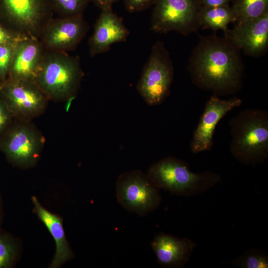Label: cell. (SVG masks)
Here are the masks:
<instances>
[{
	"mask_svg": "<svg viewBox=\"0 0 268 268\" xmlns=\"http://www.w3.org/2000/svg\"><path fill=\"white\" fill-rule=\"evenodd\" d=\"M15 46L0 45V79L2 81L8 75Z\"/></svg>",
	"mask_w": 268,
	"mask_h": 268,
	"instance_id": "23",
	"label": "cell"
},
{
	"mask_svg": "<svg viewBox=\"0 0 268 268\" xmlns=\"http://www.w3.org/2000/svg\"><path fill=\"white\" fill-rule=\"evenodd\" d=\"M44 142L30 122L17 120L0 138V149L14 164L27 167L38 159Z\"/></svg>",
	"mask_w": 268,
	"mask_h": 268,
	"instance_id": "9",
	"label": "cell"
},
{
	"mask_svg": "<svg viewBox=\"0 0 268 268\" xmlns=\"http://www.w3.org/2000/svg\"><path fill=\"white\" fill-rule=\"evenodd\" d=\"M26 37L28 36L7 30L0 24V45H15Z\"/></svg>",
	"mask_w": 268,
	"mask_h": 268,
	"instance_id": "25",
	"label": "cell"
},
{
	"mask_svg": "<svg viewBox=\"0 0 268 268\" xmlns=\"http://www.w3.org/2000/svg\"><path fill=\"white\" fill-rule=\"evenodd\" d=\"M147 175L159 189L179 196H192L207 191L221 181L217 173H195L185 162L173 157L161 159L152 165Z\"/></svg>",
	"mask_w": 268,
	"mask_h": 268,
	"instance_id": "4",
	"label": "cell"
},
{
	"mask_svg": "<svg viewBox=\"0 0 268 268\" xmlns=\"http://www.w3.org/2000/svg\"><path fill=\"white\" fill-rule=\"evenodd\" d=\"M0 96L16 120L26 122L42 114L49 100L35 81L10 77L0 84Z\"/></svg>",
	"mask_w": 268,
	"mask_h": 268,
	"instance_id": "8",
	"label": "cell"
},
{
	"mask_svg": "<svg viewBox=\"0 0 268 268\" xmlns=\"http://www.w3.org/2000/svg\"><path fill=\"white\" fill-rule=\"evenodd\" d=\"M88 29L82 14L60 17L50 20L39 39L45 50L67 52L78 45Z\"/></svg>",
	"mask_w": 268,
	"mask_h": 268,
	"instance_id": "11",
	"label": "cell"
},
{
	"mask_svg": "<svg viewBox=\"0 0 268 268\" xmlns=\"http://www.w3.org/2000/svg\"><path fill=\"white\" fill-rule=\"evenodd\" d=\"M229 150L239 162L255 165L268 157V113L263 109H247L231 118Z\"/></svg>",
	"mask_w": 268,
	"mask_h": 268,
	"instance_id": "2",
	"label": "cell"
},
{
	"mask_svg": "<svg viewBox=\"0 0 268 268\" xmlns=\"http://www.w3.org/2000/svg\"><path fill=\"white\" fill-rule=\"evenodd\" d=\"M229 264L241 268H268V256L264 251L252 248L246 251Z\"/></svg>",
	"mask_w": 268,
	"mask_h": 268,
	"instance_id": "20",
	"label": "cell"
},
{
	"mask_svg": "<svg viewBox=\"0 0 268 268\" xmlns=\"http://www.w3.org/2000/svg\"><path fill=\"white\" fill-rule=\"evenodd\" d=\"M83 75L78 56L45 50L35 81L49 99L67 100L75 97Z\"/></svg>",
	"mask_w": 268,
	"mask_h": 268,
	"instance_id": "3",
	"label": "cell"
},
{
	"mask_svg": "<svg viewBox=\"0 0 268 268\" xmlns=\"http://www.w3.org/2000/svg\"><path fill=\"white\" fill-rule=\"evenodd\" d=\"M232 9L237 24L257 18L268 12V0H235Z\"/></svg>",
	"mask_w": 268,
	"mask_h": 268,
	"instance_id": "19",
	"label": "cell"
},
{
	"mask_svg": "<svg viewBox=\"0 0 268 268\" xmlns=\"http://www.w3.org/2000/svg\"><path fill=\"white\" fill-rule=\"evenodd\" d=\"M32 200L39 218L45 225L56 243V253L50 267L58 268L72 256L65 236L62 219L58 215L44 208L36 197H32Z\"/></svg>",
	"mask_w": 268,
	"mask_h": 268,
	"instance_id": "17",
	"label": "cell"
},
{
	"mask_svg": "<svg viewBox=\"0 0 268 268\" xmlns=\"http://www.w3.org/2000/svg\"><path fill=\"white\" fill-rule=\"evenodd\" d=\"M129 34L122 18L115 13L112 7L101 10L88 40L90 56L108 51L113 44L126 41Z\"/></svg>",
	"mask_w": 268,
	"mask_h": 268,
	"instance_id": "13",
	"label": "cell"
},
{
	"mask_svg": "<svg viewBox=\"0 0 268 268\" xmlns=\"http://www.w3.org/2000/svg\"><path fill=\"white\" fill-rule=\"evenodd\" d=\"M239 49L225 37L203 38L192 54L189 70L193 83L218 96L240 89L243 69Z\"/></svg>",
	"mask_w": 268,
	"mask_h": 268,
	"instance_id": "1",
	"label": "cell"
},
{
	"mask_svg": "<svg viewBox=\"0 0 268 268\" xmlns=\"http://www.w3.org/2000/svg\"><path fill=\"white\" fill-rule=\"evenodd\" d=\"M118 0H91L101 10L111 8L113 4Z\"/></svg>",
	"mask_w": 268,
	"mask_h": 268,
	"instance_id": "28",
	"label": "cell"
},
{
	"mask_svg": "<svg viewBox=\"0 0 268 268\" xmlns=\"http://www.w3.org/2000/svg\"><path fill=\"white\" fill-rule=\"evenodd\" d=\"M156 0H124L126 9L130 12H139L154 4Z\"/></svg>",
	"mask_w": 268,
	"mask_h": 268,
	"instance_id": "26",
	"label": "cell"
},
{
	"mask_svg": "<svg viewBox=\"0 0 268 268\" xmlns=\"http://www.w3.org/2000/svg\"><path fill=\"white\" fill-rule=\"evenodd\" d=\"M174 68L168 51L163 42L152 46L137 83L138 92L150 106L162 104L170 94Z\"/></svg>",
	"mask_w": 268,
	"mask_h": 268,
	"instance_id": "5",
	"label": "cell"
},
{
	"mask_svg": "<svg viewBox=\"0 0 268 268\" xmlns=\"http://www.w3.org/2000/svg\"><path fill=\"white\" fill-rule=\"evenodd\" d=\"M199 26L213 30H228L230 23L235 22L236 17L232 7L229 5L200 8L197 15Z\"/></svg>",
	"mask_w": 268,
	"mask_h": 268,
	"instance_id": "18",
	"label": "cell"
},
{
	"mask_svg": "<svg viewBox=\"0 0 268 268\" xmlns=\"http://www.w3.org/2000/svg\"><path fill=\"white\" fill-rule=\"evenodd\" d=\"M15 119L7 104L0 96V138Z\"/></svg>",
	"mask_w": 268,
	"mask_h": 268,
	"instance_id": "24",
	"label": "cell"
},
{
	"mask_svg": "<svg viewBox=\"0 0 268 268\" xmlns=\"http://www.w3.org/2000/svg\"><path fill=\"white\" fill-rule=\"evenodd\" d=\"M15 246L6 236L0 234V268L9 267L14 258Z\"/></svg>",
	"mask_w": 268,
	"mask_h": 268,
	"instance_id": "22",
	"label": "cell"
},
{
	"mask_svg": "<svg viewBox=\"0 0 268 268\" xmlns=\"http://www.w3.org/2000/svg\"><path fill=\"white\" fill-rule=\"evenodd\" d=\"M44 51L38 39L20 40L15 47L8 77L35 81Z\"/></svg>",
	"mask_w": 268,
	"mask_h": 268,
	"instance_id": "16",
	"label": "cell"
},
{
	"mask_svg": "<svg viewBox=\"0 0 268 268\" xmlns=\"http://www.w3.org/2000/svg\"><path fill=\"white\" fill-rule=\"evenodd\" d=\"M242 100L235 96L221 99L213 94L205 103L203 113L195 130L190 143L191 151L195 154L211 149L213 134L217 125L228 113L242 104Z\"/></svg>",
	"mask_w": 268,
	"mask_h": 268,
	"instance_id": "12",
	"label": "cell"
},
{
	"mask_svg": "<svg viewBox=\"0 0 268 268\" xmlns=\"http://www.w3.org/2000/svg\"><path fill=\"white\" fill-rule=\"evenodd\" d=\"M225 35L245 53L252 56L261 55L268 45V12L255 19L237 24Z\"/></svg>",
	"mask_w": 268,
	"mask_h": 268,
	"instance_id": "14",
	"label": "cell"
},
{
	"mask_svg": "<svg viewBox=\"0 0 268 268\" xmlns=\"http://www.w3.org/2000/svg\"><path fill=\"white\" fill-rule=\"evenodd\" d=\"M53 11L61 17L82 14L91 0H50Z\"/></svg>",
	"mask_w": 268,
	"mask_h": 268,
	"instance_id": "21",
	"label": "cell"
},
{
	"mask_svg": "<svg viewBox=\"0 0 268 268\" xmlns=\"http://www.w3.org/2000/svg\"><path fill=\"white\" fill-rule=\"evenodd\" d=\"M199 0H156L150 29L155 33L175 31L187 34L196 30Z\"/></svg>",
	"mask_w": 268,
	"mask_h": 268,
	"instance_id": "10",
	"label": "cell"
},
{
	"mask_svg": "<svg viewBox=\"0 0 268 268\" xmlns=\"http://www.w3.org/2000/svg\"><path fill=\"white\" fill-rule=\"evenodd\" d=\"M159 190L148 175L139 170L123 173L116 183L118 202L126 210L141 216L159 206L162 199Z\"/></svg>",
	"mask_w": 268,
	"mask_h": 268,
	"instance_id": "6",
	"label": "cell"
},
{
	"mask_svg": "<svg viewBox=\"0 0 268 268\" xmlns=\"http://www.w3.org/2000/svg\"><path fill=\"white\" fill-rule=\"evenodd\" d=\"M205 7H215L228 5L230 0H199Z\"/></svg>",
	"mask_w": 268,
	"mask_h": 268,
	"instance_id": "27",
	"label": "cell"
},
{
	"mask_svg": "<svg viewBox=\"0 0 268 268\" xmlns=\"http://www.w3.org/2000/svg\"><path fill=\"white\" fill-rule=\"evenodd\" d=\"M150 245L162 267L179 268L189 262L197 244L188 238L161 232L154 237Z\"/></svg>",
	"mask_w": 268,
	"mask_h": 268,
	"instance_id": "15",
	"label": "cell"
},
{
	"mask_svg": "<svg viewBox=\"0 0 268 268\" xmlns=\"http://www.w3.org/2000/svg\"><path fill=\"white\" fill-rule=\"evenodd\" d=\"M53 13L50 0H0V16L28 37L39 39Z\"/></svg>",
	"mask_w": 268,
	"mask_h": 268,
	"instance_id": "7",
	"label": "cell"
}]
</instances>
